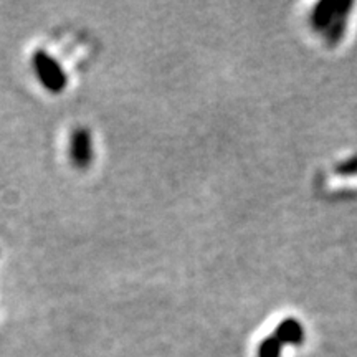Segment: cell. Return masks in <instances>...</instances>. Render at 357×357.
I'll list each match as a JSON object with an SVG mask.
<instances>
[{"label": "cell", "mask_w": 357, "mask_h": 357, "mask_svg": "<svg viewBox=\"0 0 357 357\" xmlns=\"http://www.w3.org/2000/svg\"><path fill=\"white\" fill-rule=\"evenodd\" d=\"M33 68L38 79L47 89H50L53 93H58L65 88L66 77L63 70H61V66L58 65V61L53 60L48 53L45 52L35 53Z\"/></svg>", "instance_id": "cell-1"}, {"label": "cell", "mask_w": 357, "mask_h": 357, "mask_svg": "<svg viewBox=\"0 0 357 357\" xmlns=\"http://www.w3.org/2000/svg\"><path fill=\"white\" fill-rule=\"evenodd\" d=\"M71 159L77 167H86L91 162V137L86 129H77L71 139Z\"/></svg>", "instance_id": "cell-2"}, {"label": "cell", "mask_w": 357, "mask_h": 357, "mask_svg": "<svg viewBox=\"0 0 357 357\" xmlns=\"http://www.w3.org/2000/svg\"><path fill=\"white\" fill-rule=\"evenodd\" d=\"M276 339L283 344V342H291V344H300L303 341V329L300 323L294 319H287L280 324L276 329Z\"/></svg>", "instance_id": "cell-3"}, {"label": "cell", "mask_w": 357, "mask_h": 357, "mask_svg": "<svg viewBox=\"0 0 357 357\" xmlns=\"http://www.w3.org/2000/svg\"><path fill=\"white\" fill-rule=\"evenodd\" d=\"M281 342L276 337H270L260 347V357H280Z\"/></svg>", "instance_id": "cell-4"}]
</instances>
